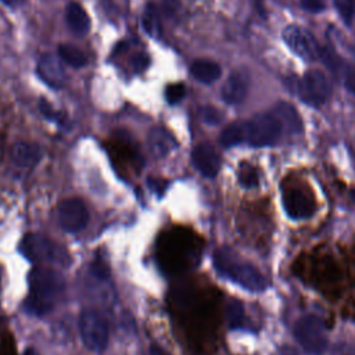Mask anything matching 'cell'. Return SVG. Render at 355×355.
Instances as JSON below:
<instances>
[{
    "label": "cell",
    "mask_w": 355,
    "mask_h": 355,
    "mask_svg": "<svg viewBox=\"0 0 355 355\" xmlns=\"http://www.w3.org/2000/svg\"><path fill=\"white\" fill-rule=\"evenodd\" d=\"M58 57L61 58L62 62L73 68H82L87 64V55L85 54V51L68 43L61 44L58 47Z\"/></svg>",
    "instance_id": "d6986e66"
},
{
    "label": "cell",
    "mask_w": 355,
    "mask_h": 355,
    "mask_svg": "<svg viewBox=\"0 0 355 355\" xmlns=\"http://www.w3.org/2000/svg\"><path fill=\"white\" fill-rule=\"evenodd\" d=\"M58 225L69 233L82 230L89 220V212L85 202L79 198L62 200L57 207Z\"/></svg>",
    "instance_id": "9c48e42d"
},
{
    "label": "cell",
    "mask_w": 355,
    "mask_h": 355,
    "mask_svg": "<svg viewBox=\"0 0 355 355\" xmlns=\"http://www.w3.org/2000/svg\"><path fill=\"white\" fill-rule=\"evenodd\" d=\"M280 355H300V352L293 347H282Z\"/></svg>",
    "instance_id": "d6a6232c"
},
{
    "label": "cell",
    "mask_w": 355,
    "mask_h": 355,
    "mask_svg": "<svg viewBox=\"0 0 355 355\" xmlns=\"http://www.w3.org/2000/svg\"><path fill=\"white\" fill-rule=\"evenodd\" d=\"M147 144H148L150 153L155 158H162L173 150V147L176 146V141L171 136V133L166 132L164 128H154L150 130L147 136Z\"/></svg>",
    "instance_id": "9a60e30c"
},
{
    "label": "cell",
    "mask_w": 355,
    "mask_h": 355,
    "mask_svg": "<svg viewBox=\"0 0 355 355\" xmlns=\"http://www.w3.org/2000/svg\"><path fill=\"white\" fill-rule=\"evenodd\" d=\"M3 4L8 6V7H12V6H17L21 3V0H0Z\"/></svg>",
    "instance_id": "e575fe53"
},
{
    "label": "cell",
    "mask_w": 355,
    "mask_h": 355,
    "mask_svg": "<svg viewBox=\"0 0 355 355\" xmlns=\"http://www.w3.org/2000/svg\"><path fill=\"white\" fill-rule=\"evenodd\" d=\"M226 318L230 329H237L244 320V308L243 304L237 300H230L226 306Z\"/></svg>",
    "instance_id": "7402d4cb"
},
{
    "label": "cell",
    "mask_w": 355,
    "mask_h": 355,
    "mask_svg": "<svg viewBox=\"0 0 355 355\" xmlns=\"http://www.w3.org/2000/svg\"><path fill=\"white\" fill-rule=\"evenodd\" d=\"M37 75L44 83L54 89H61L65 83V71L61 58L51 54H46L39 60Z\"/></svg>",
    "instance_id": "4fadbf2b"
},
{
    "label": "cell",
    "mask_w": 355,
    "mask_h": 355,
    "mask_svg": "<svg viewBox=\"0 0 355 355\" xmlns=\"http://www.w3.org/2000/svg\"><path fill=\"white\" fill-rule=\"evenodd\" d=\"M191 75L201 83H214L220 78L222 69L218 62L211 60H196L190 67Z\"/></svg>",
    "instance_id": "ac0fdd59"
},
{
    "label": "cell",
    "mask_w": 355,
    "mask_h": 355,
    "mask_svg": "<svg viewBox=\"0 0 355 355\" xmlns=\"http://www.w3.org/2000/svg\"><path fill=\"white\" fill-rule=\"evenodd\" d=\"M301 7L308 12H320L324 10L323 0H300Z\"/></svg>",
    "instance_id": "f1b7e54d"
},
{
    "label": "cell",
    "mask_w": 355,
    "mask_h": 355,
    "mask_svg": "<svg viewBox=\"0 0 355 355\" xmlns=\"http://www.w3.org/2000/svg\"><path fill=\"white\" fill-rule=\"evenodd\" d=\"M39 110H40V112H42L47 119L57 121V122L62 123V116H60V115L55 112V110H54L46 100L42 98V100L39 101Z\"/></svg>",
    "instance_id": "4316f807"
},
{
    "label": "cell",
    "mask_w": 355,
    "mask_h": 355,
    "mask_svg": "<svg viewBox=\"0 0 355 355\" xmlns=\"http://www.w3.org/2000/svg\"><path fill=\"white\" fill-rule=\"evenodd\" d=\"M300 347L309 355H322L327 348V337L323 322L313 315L300 318L293 329Z\"/></svg>",
    "instance_id": "5b68a950"
},
{
    "label": "cell",
    "mask_w": 355,
    "mask_h": 355,
    "mask_svg": "<svg viewBox=\"0 0 355 355\" xmlns=\"http://www.w3.org/2000/svg\"><path fill=\"white\" fill-rule=\"evenodd\" d=\"M239 182L245 189H252L258 186L259 178L257 169L250 164H243L239 171Z\"/></svg>",
    "instance_id": "603a6c76"
},
{
    "label": "cell",
    "mask_w": 355,
    "mask_h": 355,
    "mask_svg": "<svg viewBox=\"0 0 355 355\" xmlns=\"http://www.w3.org/2000/svg\"><path fill=\"white\" fill-rule=\"evenodd\" d=\"M28 283L29 295L26 300V308L29 312L39 316L54 308L65 288L62 275L46 266L32 269L28 276Z\"/></svg>",
    "instance_id": "6da1fadb"
},
{
    "label": "cell",
    "mask_w": 355,
    "mask_h": 355,
    "mask_svg": "<svg viewBox=\"0 0 355 355\" xmlns=\"http://www.w3.org/2000/svg\"><path fill=\"white\" fill-rule=\"evenodd\" d=\"M272 112L279 118V121L282 122V125L284 126L286 130H288L290 133H300L302 129V123H301V118L297 112V110L286 101H279L277 104H275Z\"/></svg>",
    "instance_id": "e0dca14e"
},
{
    "label": "cell",
    "mask_w": 355,
    "mask_h": 355,
    "mask_svg": "<svg viewBox=\"0 0 355 355\" xmlns=\"http://www.w3.org/2000/svg\"><path fill=\"white\" fill-rule=\"evenodd\" d=\"M141 22H143V28L147 32V35H150L153 37H157L161 33L159 12H158L157 7L153 3L147 4V7L144 10V14H143V18H141Z\"/></svg>",
    "instance_id": "44dd1931"
},
{
    "label": "cell",
    "mask_w": 355,
    "mask_h": 355,
    "mask_svg": "<svg viewBox=\"0 0 355 355\" xmlns=\"http://www.w3.org/2000/svg\"><path fill=\"white\" fill-rule=\"evenodd\" d=\"M248 87H250L248 72L245 69H236L229 75L225 85L222 86L220 96L225 103L236 105L245 98L248 93Z\"/></svg>",
    "instance_id": "8fae6325"
},
{
    "label": "cell",
    "mask_w": 355,
    "mask_h": 355,
    "mask_svg": "<svg viewBox=\"0 0 355 355\" xmlns=\"http://www.w3.org/2000/svg\"><path fill=\"white\" fill-rule=\"evenodd\" d=\"M79 331L82 341L90 351L101 352L108 344V327L104 318L93 311L86 309L79 318Z\"/></svg>",
    "instance_id": "52a82bcc"
},
{
    "label": "cell",
    "mask_w": 355,
    "mask_h": 355,
    "mask_svg": "<svg viewBox=\"0 0 355 355\" xmlns=\"http://www.w3.org/2000/svg\"><path fill=\"white\" fill-rule=\"evenodd\" d=\"M297 94L298 97L313 107L324 104L330 94L331 86L326 75L319 69H309L305 75L297 82Z\"/></svg>",
    "instance_id": "8992f818"
},
{
    "label": "cell",
    "mask_w": 355,
    "mask_h": 355,
    "mask_svg": "<svg viewBox=\"0 0 355 355\" xmlns=\"http://www.w3.org/2000/svg\"><path fill=\"white\" fill-rule=\"evenodd\" d=\"M151 352H153V355H169V354H166L162 348H159V347H157V345H153V347H151Z\"/></svg>",
    "instance_id": "836d02e7"
},
{
    "label": "cell",
    "mask_w": 355,
    "mask_h": 355,
    "mask_svg": "<svg viewBox=\"0 0 355 355\" xmlns=\"http://www.w3.org/2000/svg\"><path fill=\"white\" fill-rule=\"evenodd\" d=\"M92 273L100 279H105L108 276V269L107 265L98 259H96L92 265Z\"/></svg>",
    "instance_id": "4dcf8cb0"
},
{
    "label": "cell",
    "mask_w": 355,
    "mask_h": 355,
    "mask_svg": "<svg viewBox=\"0 0 355 355\" xmlns=\"http://www.w3.org/2000/svg\"><path fill=\"white\" fill-rule=\"evenodd\" d=\"M330 355H355V347L348 343H337L330 349Z\"/></svg>",
    "instance_id": "83f0119b"
},
{
    "label": "cell",
    "mask_w": 355,
    "mask_h": 355,
    "mask_svg": "<svg viewBox=\"0 0 355 355\" xmlns=\"http://www.w3.org/2000/svg\"><path fill=\"white\" fill-rule=\"evenodd\" d=\"M19 251L32 262H47L58 266H69L72 261L64 245L39 233L26 234L19 243Z\"/></svg>",
    "instance_id": "7a4b0ae2"
},
{
    "label": "cell",
    "mask_w": 355,
    "mask_h": 355,
    "mask_svg": "<svg viewBox=\"0 0 355 355\" xmlns=\"http://www.w3.org/2000/svg\"><path fill=\"white\" fill-rule=\"evenodd\" d=\"M164 10L168 17H172L178 12V0H164Z\"/></svg>",
    "instance_id": "1f68e13d"
},
{
    "label": "cell",
    "mask_w": 355,
    "mask_h": 355,
    "mask_svg": "<svg viewBox=\"0 0 355 355\" xmlns=\"http://www.w3.org/2000/svg\"><path fill=\"white\" fill-rule=\"evenodd\" d=\"M219 140L223 147H232V146H237V144L245 141L244 122H236V123L227 125L222 130Z\"/></svg>",
    "instance_id": "ffe728a7"
},
{
    "label": "cell",
    "mask_w": 355,
    "mask_h": 355,
    "mask_svg": "<svg viewBox=\"0 0 355 355\" xmlns=\"http://www.w3.org/2000/svg\"><path fill=\"white\" fill-rule=\"evenodd\" d=\"M22 355H39L33 348H26L25 351H24V354Z\"/></svg>",
    "instance_id": "d590c367"
},
{
    "label": "cell",
    "mask_w": 355,
    "mask_h": 355,
    "mask_svg": "<svg viewBox=\"0 0 355 355\" xmlns=\"http://www.w3.org/2000/svg\"><path fill=\"white\" fill-rule=\"evenodd\" d=\"M283 208L291 219H305L315 214L316 204L312 194L301 187L283 190Z\"/></svg>",
    "instance_id": "30bf717a"
},
{
    "label": "cell",
    "mask_w": 355,
    "mask_h": 355,
    "mask_svg": "<svg viewBox=\"0 0 355 355\" xmlns=\"http://www.w3.org/2000/svg\"><path fill=\"white\" fill-rule=\"evenodd\" d=\"M283 40L287 47L305 61H315L320 57L322 49L313 35L298 25H290L283 31Z\"/></svg>",
    "instance_id": "ba28073f"
},
{
    "label": "cell",
    "mask_w": 355,
    "mask_h": 355,
    "mask_svg": "<svg viewBox=\"0 0 355 355\" xmlns=\"http://www.w3.org/2000/svg\"><path fill=\"white\" fill-rule=\"evenodd\" d=\"M186 94V89L183 83H172L168 85L165 89V98L169 104H176L179 103Z\"/></svg>",
    "instance_id": "cb8c5ba5"
},
{
    "label": "cell",
    "mask_w": 355,
    "mask_h": 355,
    "mask_svg": "<svg viewBox=\"0 0 355 355\" xmlns=\"http://www.w3.org/2000/svg\"><path fill=\"white\" fill-rule=\"evenodd\" d=\"M150 64V58L146 55V54H136L133 58H132V67L135 68V71L137 72H141L144 71Z\"/></svg>",
    "instance_id": "f546056e"
},
{
    "label": "cell",
    "mask_w": 355,
    "mask_h": 355,
    "mask_svg": "<svg viewBox=\"0 0 355 355\" xmlns=\"http://www.w3.org/2000/svg\"><path fill=\"white\" fill-rule=\"evenodd\" d=\"M200 115H201L202 121L205 123H209V125H218L222 121V118H223L222 112L218 108L211 107V105L202 107L201 111H200Z\"/></svg>",
    "instance_id": "d4e9b609"
},
{
    "label": "cell",
    "mask_w": 355,
    "mask_h": 355,
    "mask_svg": "<svg viewBox=\"0 0 355 355\" xmlns=\"http://www.w3.org/2000/svg\"><path fill=\"white\" fill-rule=\"evenodd\" d=\"M65 19L68 28L79 36H85L90 29V18L86 10L76 1H71L65 8Z\"/></svg>",
    "instance_id": "2e32d148"
},
{
    "label": "cell",
    "mask_w": 355,
    "mask_h": 355,
    "mask_svg": "<svg viewBox=\"0 0 355 355\" xmlns=\"http://www.w3.org/2000/svg\"><path fill=\"white\" fill-rule=\"evenodd\" d=\"M194 168L205 178H215L220 169V159L211 144L202 143L194 147L191 153Z\"/></svg>",
    "instance_id": "7c38bea8"
},
{
    "label": "cell",
    "mask_w": 355,
    "mask_h": 355,
    "mask_svg": "<svg viewBox=\"0 0 355 355\" xmlns=\"http://www.w3.org/2000/svg\"><path fill=\"white\" fill-rule=\"evenodd\" d=\"M337 10L347 24H351L354 14V0H337Z\"/></svg>",
    "instance_id": "484cf974"
},
{
    "label": "cell",
    "mask_w": 355,
    "mask_h": 355,
    "mask_svg": "<svg viewBox=\"0 0 355 355\" xmlns=\"http://www.w3.org/2000/svg\"><path fill=\"white\" fill-rule=\"evenodd\" d=\"M245 141L252 147L275 146L284 130L279 118L272 112H261L244 122Z\"/></svg>",
    "instance_id": "277c9868"
},
{
    "label": "cell",
    "mask_w": 355,
    "mask_h": 355,
    "mask_svg": "<svg viewBox=\"0 0 355 355\" xmlns=\"http://www.w3.org/2000/svg\"><path fill=\"white\" fill-rule=\"evenodd\" d=\"M42 158V148L35 143L18 141L11 148V161L14 165L31 169L33 168Z\"/></svg>",
    "instance_id": "5bb4252c"
},
{
    "label": "cell",
    "mask_w": 355,
    "mask_h": 355,
    "mask_svg": "<svg viewBox=\"0 0 355 355\" xmlns=\"http://www.w3.org/2000/svg\"><path fill=\"white\" fill-rule=\"evenodd\" d=\"M214 262L220 273L241 287L250 291H263L266 288V279L251 263L237 262L226 251L222 250L215 252Z\"/></svg>",
    "instance_id": "3957f363"
}]
</instances>
